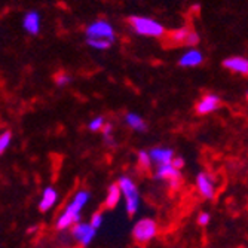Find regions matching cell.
Returning <instances> with one entry per match:
<instances>
[{
  "label": "cell",
  "mask_w": 248,
  "mask_h": 248,
  "mask_svg": "<svg viewBox=\"0 0 248 248\" xmlns=\"http://www.w3.org/2000/svg\"><path fill=\"white\" fill-rule=\"evenodd\" d=\"M91 199V192L88 190H79L76 195L72 198V201L65 205L64 211L60 214V217L55 221V228L58 231H67L72 229L75 224L80 223V213L86 207V204Z\"/></svg>",
  "instance_id": "cell-1"
},
{
  "label": "cell",
  "mask_w": 248,
  "mask_h": 248,
  "mask_svg": "<svg viewBox=\"0 0 248 248\" xmlns=\"http://www.w3.org/2000/svg\"><path fill=\"white\" fill-rule=\"evenodd\" d=\"M122 196L125 198V207H126V213L129 216L137 214L139 208H140V192L137 189V185L135 182L128 177V175H122L118 182Z\"/></svg>",
  "instance_id": "cell-2"
},
{
  "label": "cell",
  "mask_w": 248,
  "mask_h": 248,
  "mask_svg": "<svg viewBox=\"0 0 248 248\" xmlns=\"http://www.w3.org/2000/svg\"><path fill=\"white\" fill-rule=\"evenodd\" d=\"M129 24L135 33L146 37H161L165 33V29L161 22L149 16H131Z\"/></svg>",
  "instance_id": "cell-3"
},
{
  "label": "cell",
  "mask_w": 248,
  "mask_h": 248,
  "mask_svg": "<svg viewBox=\"0 0 248 248\" xmlns=\"http://www.w3.org/2000/svg\"><path fill=\"white\" fill-rule=\"evenodd\" d=\"M157 235V223L153 218H141L134 224L132 238L137 244H147Z\"/></svg>",
  "instance_id": "cell-4"
},
{
  "label": "cell",
  "mask_w": 248,
  "mask_h": 248,
  "mask_svg": "<svg viewBox=\"0 0 248 248\" xmlns=\"http://www.w3.org/2000/svg\"><path fill=\"white\" fill-rule=\"evenodd\" d=\"M85 34H86V39H106V40H110L111 43L116 40L113 26L104 19L91 22V24L86 27Z\"/></svg>",
  "instance_id": "cell-5"
},
{
  "label": "cell",
  "mask_w": 248,
  "mask_h": 248,
  "mask_svg": "<svg viewBox=\"0 0 248 248\" xmlns=\"http://www.w3.org/2000/svg\"><path fill=\"white\" fill-rule=\"evenodd\" d=\"M196 189L201 193L202 198L205 199H214L216 196V183H214V177L207 172V171H201L196 175Z\"/></svg>",
  "instance_id": "cell-6"
},
{
  "label": "cell",
  "mask_w": 248,
  "mask_h": 248,
  "mask_svg": "<svg viewBox=\"0 0 248 248\" xmlns=\"http://www.w3.org/2000/svg\"><path fill=\"white\" fill-rule=\"evenodd\" d=\"M72 235L82 247H88L94 241V238L97 235V229H94L89 223L80 221L72 228Z\"/></svg>",
  "instance_id": "cell-7"
},
{
  "label": "cell",
  "mask_w": 248,
  "mask_h": 248,
  "mask_svg": "<svg viewBox=\"0 0 248 248\" xmlns=\"http://www.w3.org/2000/svg\"><path fill=\"white\" fill-rule=\"evenodd\" d=\"M221 106V100L216 94H207L202 97L196 104V113L198 115H210L213 111L218 110Z\"/></svg>",
  "instance_id": "cell-8"
},
{
  "label": "cell",
  "mask_w": 248,
  "mask_h": 248,
  "mask_svg": "<svg viewBox=\"0 0 248 248\" xmlns=\"http://www.w3.org/2000/svg\"><path fill=\"white\" fill-rule=\"evenodd\" d=\"M150 159L156 167H162V165H170L172 164L174 159V150L168 149V147H155L152 150H149Z\"/></svg>",
  "instance_id": "cell-9"
},
{
  "label": "cell",
  "mask_w": 248,
  "mask_h": 248,
  "mask_svg": "<svg viewBox=\"0 0 248 248\" xmlns=\"http://www.w3.org/2000/svg\"><path fill=\"white\" fill-rule=\"evenodd\" d=\"M57 202H58V192L52 186L45 187L42 192V196L39 199V210L42 213H46L55 207Z\"/></svg>",
  "instance_id": "cell-10"
},
{
  "label": "cell",
  "mask_w": 248,
  "mask_h": 248,
  "mask_svg": "<svg viewBox=\"0 0 248 248\" xmlns=\"http://www.w3.org/2000/svg\"><path fill=\"white\" fill-rule=\"evenodd\" d=\"M223 67L233 73L248 76V60L245 57H229L223 61Z\"/></svg>",
  "instance_id": "cell-11"
},
{
  "label": "cell",
  "mask_w": 248,
  "mask_h": 248,
  "mask_svg": "<svg viewBox=\"0 0 248 248\" xmlns=\"http://www.w3.org/2000/svg\"><path fill=\"white\" fill-rule=\"evenodd\" d=\"M40 24H42V19L39 12L36 11H30L24 15L22 18V29H24L29 34H39L40 31Z\"/></svg>",
  "instance_id": "cell-12"
},
{
  "label": "cell",
  "mask_w": 248,
  "mask_h": 248,
  "mask_svg": "<svg viewBox=\"0 0 248 248\" xmlns=\"http://www.w3.org/2000/svg\"><path fill=\"white\" fill-rule=\"evenodd\" d=\"M202 61H204V55H202V52H199L196 49H189L187 52H185L182 57H180L178 65L190 69V67H196V65L202 64Z\"/></svg>",
  "instance_id": "cell-13"
},
{
  "label": "cell",
  "mask_w": 248,
  "mask_h": 248,
  "mask_svg": "<svg viewBox=\"0 0 248 248\" xmlns=\"http://www.w3.org/2000/svg\"><path fill=\"white\" fill-rule=\"evenodd\" d=\"M155 178H157V180H167V182H171V180H182V171H178L177 168H174L172 164L162 165V167L156 168Z\"/></svg>",
  "instance_id": "cell-14"
},
{
  "label": "cell",
  "mask_w": 248,
  "mask_h": 248,
  "mask_svg": "<svg viewBox=\"0 0 248 248\" xmlns=\"http://www.w3.org/2000/svg\"><path fill=\"white\" fill-rule=\"evenodd\" d=\"M121 198H122V192H121L119 185H118V183L110 185L108 189H107L106 199H104V205H106V208H108V210L115 208V207L119 204Z\"/></svg>",
  "instance_id": "cell-15"
},
{
  "label": "cell",
  "mask_w": 248,
  "mask_h": 248,
  "mask_svg": "<svg viewBox=\"0 0 248 248\" xmlns=\"http://www.w3.org/2000/svg\"><path fill=\"white\" fill-rule=\"evenodd\" d=\"M125 124L137 132H144L147 129L144 119L139 113H134V111H129V113L125 115Z\"/></svg>",
  "instance_id": "cell-16"
},
{
  "label": "cell",
  "mask_w": 248,
  "mask_h": 248,
  "mask_svg": "<svg viewBox=\"0 0 248 248\" xmlns=\"http://www.w3.org/2000/svg\"><path fill=\"white\" fill-rule=\"evenodd\" d=\"M101 132H103L104 143H106L108 147H116V140H115V137H113V125H111V124H106Z\"/></svg>",
  "instance_id": "cell-17"
},
{
  "label": "cell",
  "mask_w": 248,
  "mask_h": 248,
  "mask_svg": "<svg viewBox=\"0 0 248 248\" xmlns=\"http://www.w3.org/2000/svg\"><path fill=\"white\" fill-rule=\"evenodd\" d=\"M86 43H88L91 48L98 49V51L110 49V48H111V45H113L110 40H106V39H86Z\"/></svg>",
  "instance_id": "cell-18"
},
{
  "label": "cell",
  "mask_w": 248,
  "mask_h": 248,
  "mask_svg": "<svg viewBox=\"0 0 248 248\" xmlns=\"http://www.w3.org/2000/svg\"><path fill=\"white\" fill-rule=\"evenodd\" d=\"M137 159H139V167L144 171L150 170L152 168V159H150V155L147 150H140L139 155H137Z\"/></svg>",
  "instance_id": "cell-19"
},
{
  "label": "cell",
  "mask_w": 248,
  "mask_h": 248,
  "mask_svg": "<svg viewBox=\"0 0 248 248\" xmlns=\"http://www.w3.org/2000/svg\"><path fill=\"white\" fill-rule=\"evenodd\" d=\"M12 143V132L11 131H3L0 132V155H3Z\"/></svg>",
  "instance_id": "cell-20"
},
{
  "label": "cell",
  "mask_w": 248,
  "mask_h": 248,
  "mask_svg": "<svg viewBox=\"0 0 248 248\" xmlns=\"http://www.w3.org/2000/svg\"><path fill=\"white\" fill-rule=\"evenodd\" d=\"M189 29H186V27H182V29H177V30H174L172 31V34H171V39L174 40V42H177V43H186V39H187V36H189Z\"/></svg>",
  "instance_id": "cell-21"
},
{
  "label": "cell",
  "mask_w": 248,
  "mask_h": 248,
  "mask_svg": "<svg viewBox=\"0 0 248 248\" xmlns=\"http://www.w3.org/2000/svg\"><path fill=\"white\" fill-rule=\"evenodd\" d=\"M104 125H106L104 118H103V116H97V118H94V119L89 121V124H88V129H89V131H93V132L103 131Z\"/></svg>",
  "instance_id": "cell-22"
},
{
  "label": "cell",
  "mask_w": 248,
  "mask_h": 248,
  "mask_svg": "<svg viewBox=\"0 0 248 248\" xmlns=\"http://www.w3.org/2000/svg\"><path fill=\"white\" fill-rule=\"evenodd\" d=\"M103 221H104V216H103V213L101 211H97V213H94L93 214V217H91V220H89V224L94 228V229H100L101 228V224H103Z\"/></svg>",
  "instance_id": "cell-23"
},
{
  "label": "cell",
  "mask_w": 248,
  "mask_h": 248,
  "mask_svg": "<svg viewBox=\"0 0 248 248\" xmlns=\"http://www.w3.org/2000/svg\"><path fill=\"white\" fill-rule=\"evenodd\" d=\"M72 82V76L70 75H67V73H60V75H57V78H55V83L58 85V86H67Z\"/></svg>",
  "instance_id": "cell-24"
},
{
  "label": "cell",
  "mask_w": 248,
  "mask_h": 248,
  "mask_svg": "<svg viewBox=\"0 0 248 248\" xmlns=\"http://www.w3.org/2000/svg\"><path fill=\"white\" fill-rule=\"evenodd\" d=\"M210 221H211V216H210V213H207V211H202V213L198 216V224H199V226H202V228L208 226Z\"/></svg>",
  "instance_id": "cell-25"
},
{
  "label": "cell",
  "mask_w": 248,
  "mask_h": 248,
  "mask_svg": "<svg viewBox=\"0 0 248 248\" xmlns=\"http://www.w3.org/2000/svg\"><path fill=\"white\" fill-rule=\"evenodd\" d=\"M198 43H199V34L195 31H190L186 39V45H189V46H196Z\"/></svg>",
  "instance_id": "cell-26"
},
{
  "label": "cell",
  "mask_w": 248,
  "mask_h": 248,
  "mask_svg": "<svg viewBox=\"0 0 248 248\" xmlns=\"http://www.w3.org/2000/svg\"><path fill=\"white\" fill-rule=\"evenodd\" d=\"M172 165H174V168H177L178 171H182V168L185 167V159H183V157L177 156V157H174V159H172Z\"/></svg>",
  "instance_id": "cell-27"
},
{
  "label": "cell",
  "mask_w": 248,
  "mask_h": 248,
  "mask_svg": "<svg viewBox=\"0 0 248 248\" xmlns=\"http://www.w3.org/2000/svg\"><path fill=\"white\" fill-rule=\"evenodd\" d=\"M247 100H248V91H247Z\"/></svg>",
  "instance_id": "cell-28"
}]
</instances>
